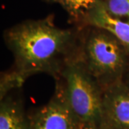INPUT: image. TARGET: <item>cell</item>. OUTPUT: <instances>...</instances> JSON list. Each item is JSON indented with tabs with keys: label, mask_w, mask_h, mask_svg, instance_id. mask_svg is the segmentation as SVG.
<instances>
[{
	"label": "cell",
	"mask_w": 129,
	"mask_h": 129,
	"mask_svg": "<svg viewBox=\"0 0 129 129\" xmlns=\"http://www.w3.org/2000/svg\"><path fill=\"white\" fill-rule=\"evenodd\" d=\"M5 39L14 55L15 71L25 79L37 73L57 76L78 57L75 32L57 27L50 16L15 25L6 31Z\"/></svg>",
	"instance_id": "obj_1"
},
{
	"label": "cell",
	"mask_w": 129,
	"mask_h": 129,
	"mask_svg": "<svg viewBox=\"0 0 129 129\" xmlns=\"http://www.w3.org/2000/svg\"><path fill=\"white\" fill-rule=\"evenodd\" d=\"M79 59L103 89L123 80L129 53L111 33L90 26Z\"/></svg>",
	"instance_id": "obj_2"
},
{
	"label": "cell",
	"mask_w": 129,
	"mask_h": 129,
	"mask_svg": "<svg viewBox=\"0 0 129 129\" xmlns=\"http://www.w3.org/2000/svg\"><path fill=\"white\" fill-rule=\"evenodd\" d=\"M66 101L82 123L99 125L104 89L78 57L70 61L60 73Z\"/></svg>",
	"instance_id": "obj_3"
},
{
	"label": "cell",
	"mask_w": 129,
	"mask_h": 129,
	"mask_svg": "<svg viewBox=\"0 0 129 129\" xmlns=\"http://www.w3.org/2000/svg\"><path fill=\"white\" fill-rule=\"evenodd\" d=\"M82 125L66 101L60 80L50 101L32 116L29 129H81Z\"/></svg>",
	"instance_id": "obj_4"
},
{
	"label": "cell",
	"mask_w": 129,
	"mask_h": 129,
	"mask_svg": "<svg viewBox=\"0 0 129 129\" xmlns=\"http://www.w3.org/2000/svg\"><path fill=\"white\" fill-rule=\"evenodd\" d=\"M99 129H129V87L123 80L104 89Z\"/></svg>",
	"instance_id": "obj_5"
},
{
	"label": "cell",
	"mask_w": 129,
	"mask_h": 129,
	"mask_svg": "<svg viewBox=\"0 0 129 129\" xmlns=\"http://www.w3.org/2000/svg\"><path fill=\"white\" fill-rule=\"evenodd\" d=\"M83 20L88 26L101 28L111 33L129 53V20L109 14L102 2L91 9Z\"/></svg>",
	"instance_id": "obj_6"
},
{
	"label": "cell",
	"mask_w": 129,
	"mask_h": 129,
	"mask_svg": "<svg viewBox=\"0 0 129 129\" xmlns=\"http://www.w3.org/2000/svg\"><path fill=\"white\" fill-rule=\"evenodd\" d=\"M0 129H29L20 103L9 97L1 99Z\"/></svg>",
	"instance_id": "obj_7"
},
{
	"label": "cell",
	"mask_w": 129,
	"mask_h": 129,
	"mask_svg": "<svg viewBox=\"0 0 129 129\" xmlns=\"http://www.w3.org/2000/svg\"><path fill=\"white\" fill-rule=\"evenodd\" d=\"M102 0H60L59 4L75 19H83Z\"/></svg>",
	"instance_id": "obj_8"
},
{
	"label": "cell",
	"mask_w": 129,
	"mask_h": 129,
	"mask_svg": "<svg viewBox=\"0 0 129 129\" xmlns=\"http://www.w3.org/2000/svg\"><path fill=\"white\" fill-rule=\"evenodd\" d=\"M102 5L111 15L129 20V0H102Z\"/></svg>",
	"instance_id": "obj_9"
},
{
	"label": "cell",
	"mask_w": 129,
	"mask_h": 129,
	"mask_svg": "<svg viewBox=\"0 0 129 129\" xmlns=\"http://www.w3.org/2000/svg\"><path fill=\"white\" fill-rule=\"evenodd\" d=\"M81 129H99L98 125L92 123H83Z\"/></svg>",
	"instance_id": "obj_10"
},
{
	"label": "cell",
	"mask_w": 129,
	"mask_h": 129,
	"mask_svg": "<svg viewBox=\"0 0 129 129\" xmlns=\"http://www.w3.org/2000/svg\"><path fill=\"white\" fill-rule=\"evenodd\" d=\"M45 1L50 2V3H59L60 2V0H45Z\"/></svg>",
	"instance_id": "obj_11"
},
{
	"label": "cell",
	"mask_w": 129,
	"mask_h": 129,
	"mask_svg": "<svg viewBox=\"0 0 129 129\" xmlns=\"http://www.w3.org/2000/svg\"><path fill=\"white\" fill-rule=\"evenodd\" d=\"M124 83L129 87V74L128 75V77H127V78H126V80L124 81Z\"/></svg>",
	"instance_id": "obj_12"
}]
</instances>
